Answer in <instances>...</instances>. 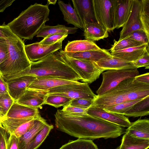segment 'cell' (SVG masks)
I'll use <instances>...</instances> for the list:
<instances>
[{
    "instance_id": "cell-1",
    "label": "cell",
    "mask_w": 149,
    "mask_h": 149,
    "mask_svg": "<svg viewBox=\"0 0 149 149\" xmlns=\"http://www.w3.org/2000/svg\"><path fill=\"white\" fill-rule=\"evenodd\" d=\"M56 127L58 130L78 139L91 140L116 138L125 133L126 129L86 113L69 114L64 112L58 117Z\"/></svg>"
},
{
    "instance_id": "cell-2",
    "label": "cell",
    "mask_w": 149,
    "mask_h": 149,
    "mask_svg": "<svg viewBox=\"0 0 149 149\" xmlns=\"http://www.w3.org/2000/svg\"><path fill=\"white\" fill-rule=\"evenodd\" d=\"M25 75L76 81L81 80L77 73L61 60L57 51L40 60L31 62L29 67L25 70L16 74L5 77L4 78L7 81Z\"/></svg>"
},
{
    "instance_id": "cell-3",
    "label": "cell",
    "mask_w": 149,
    "mask_h": 149,
    "mask_svg": "<svg viewBox=\"0 0 149 149\" xmlns=\"http://www.w3.org/2000/svg\"><path fill=\"white\" fill-rule=\"evenodd\" d=\"M48 5L35 3L7 25L20 38L32 40L49 20Z\"/></svg>"
},
{
    "instance_id": "cell-4",
    "label": "cell",
    "mask_w": 149,
    "mask_h": 149,
    "mask_svg": "<svg viewBox=\"0 0 149 149\" xmlns=\"http://www.w3.org/2000/svg\"><path fill=\"white\" fill-rule=\"evenodd\" d=\"M149 96V84L139 82L134 78L125 79L104 94L97 95L91 106L105 109L125 102Z\"/></svg>"
},
{
    "instance_id": "cell-5",
    "label": "cell",
    "mask_w": 149,
    "mask_h": 149,
    "mask_svg": "<svg viewBox=\"0 0 149 149\" xmlns=\"http://www.w3.org/2000/svg\"><path fill=\"white\" fill-rule=\"evenodd\" d=\"M8 45L7 59L0 64V75L2 77L13 75L28 68L31 62L26 54L22 39L11 30L4 38Z\"/></svg>"
},
{
    "instance_id": "cell-6",
    "label": "cell",
    "mask_w": 149,
    "mask_h": 149,
    "mask_svg": "<svg viewBox=\"0 0 149 149\" xmlns=\"http://www.w3.org/2000/svg\"><path fill=\"white\" fill-rule=\"evenodd\" d=\"M61 60L79 75L84 83L90 84L98 79L104 70L93 62L77 59L67 56L63 50L58 52Z\"/></svg>"
},
{
    "instance_id": "cell-7",
    "label": "cell",
    "mask_w": 149,
    "mask_h": 149,
    "mask_svg": "<svg viewBox=\"0 0 149 149\" xmlns=\"http://www.w3.org/2000/svg\"><path fill=\"white\" fill-rule=\"evenodd\" d=\"M96 21L108 32L116 28L115 12L117 0H92Z\"/></svg>"
},
{
    "instance_id": "cell-8",
    "label": "cell",
    "mask_w": 149,
    "mask_h": 149,
    "mask_svg": "<svg viewBox=\"0 0 149 149\" xmlns=\"http://www.w3.org/2000/svg\"><path fill=\"white\" fill-rule=\"evenodd\" d=\"M139 74V71L136 68L111 70L102 72L101 84L96 91L97 95H102L115 88L123 81L134 78Z\"/></svg>"
},
{
    "instance_id": "cell-9",
    "label": "cell",
    "mask_w": 149,
    "mask_h": 149,
    "mask_svg": "<svg viewBox=\"0 0 149 149\" xmlns=\"http://www.w3.org/2000/svg\"><path fill=\"white\" fill-rule=\"evenodd\" d=\"M47 92V94L62 96L72 99L82 98L94 100L97 96L88 84L80 82L54 87Z\"/></svg>"
},
{
    "instance_id": "cell-10",
    "label": "cell",
    "mask_w": 149,
    "mask_h": 149,
    "mask_svg": "<svg viewBox=\"0 0 149 149\" xmlns=\"http://www.w3.org/2000/svg\"><path fill=\"white\" fill-rule=\"evenodd\" d=\"M63 40H60L49 45H42L37 42L25 45L26 56L31 62L40 60L61 49Z\"/></svg>"
},
{
    "instance_id": "cell-11",
    "label": "cell",
    "mask_w": 149,
    "mask_h": 149,
    "mask_svg": "<svg viewBox=\"0 0 149 149\" xmlns=\"http://www.w3.org/2000/svg\"><path fill=\"white\" fill-rule=\"evenodd\" d=\"M38 116L24 118H4L0 125L10 134L19 138L33 126L35 120Z\"/></svg>"
},
{
    "instance_id": "cell-12",
    "label": "cell",
    "mask_w": 149,
    "mask_h": 149,
    "mask_svg": "<svg viewBox=\"0 0 149 149\" xmlns=\"http://www.w3.org/2000/svg\"><path fill=\"white\" fill-rule=\"evenodd\" d=\"M141 6V0H133L131 13L127 22L123 26L118 40L125 38L133 31L143 30L140 20Z\"/></svg>"
},
{
    "instance_id": "cell-13",
    "label": "cell",
    "mask_w": 149,
    "mask_h": 149,
    "mask_svg": "<svg viewBox=\"0 0 149 149\" xmlns=\"http://www.w3.org/2000/svg\"><path fill=\"white\" fill-rule=\"evenodd\" d=\"M86 113L124 127H128L131 123L128 118L123 114L107 112L96 106H91Z\"/></svg>"
},
{
    "instance_id": "cell-14",
    "label": "cell",
    "mask_w": 149,
    "mask_h": 149,
    "mask_svg": "<svg viewBox=\"0 0 149 149\" xmlns=\"http://www.w3.org/2000/svg\"><path fill=\"white\" fill-rule=\"evenodd\" d=\"M36 78L25 75L5 81L8 84V93L15 101L24 93Z\"/></svg>"
},
{
    "instance_id": "cell-15",
    "label": "cell",
    "mask_w": 149,
    "mask_h": 149,
    "mask_svg": "<svg viewBox=\"0 0 149 149\" xmlns=\"http://www.w3.org/2000/svg\"><path fill=\"white\" fill-rule=\"evenodd\" d=\"M47 95L46 91L26 89L15 102L29 107L41 109L42 106L45 104Z\"/></svg>"
},
{
    "instance_id": "cell-16",
    "label": "cell",
    "mask_w": 149,
    "mask_h": 149,
    "mask_svg": "<svg viewBox=\"0 0 149 149\" xmlns=\"http://www.w3.org/2000/svg\"><path fill=\"white\" fill-rule=\"evenodd\" d=\"M79 82L60 79L45 77H36L27 89L47 91L52 88L63 85L75 84Z\"/></svg>"
},
{
    "instance_id": "cell-17",
    "label": "cell",
    "mask_w": 149,
    "mask_h": 149,
    "mask_svg": "<svg viewBox=\"0 0 149 149\" xmlns=\"http://www.w3.org/2000/svg\"><path fill=\"white\" fill-rule=\"evenodd\" d=\"M74 8L84 26L86 23L97 22L93 10L92 0H72Z\"/></svg>"
},
{
    "instance_id": "cell-18",
    "label": "cell",
    "mask_w": 149,
    "mask_h": 149,
    "mask_svg": "<svg viewBox=\"0 0 149 149\" xmlns=\"http://www.w3.org/2000/svg\"><path fill=\"white\" fill-rule=\"evenodd\" d=\"M40 115L38 109L23 105L14 101L5 118H33Z\"/></svg>"
},
{
    "instance_id": "cell-19",
    "label": "cell",
    "mask_w": 149,
    "mask_h": 149,
    "mask_svg": "<svg viewBox=\"0 0 149 149\" xmlns=\"http://www.w3.org/2000/svg\"><path fill=\"white\" fill-rule=\"evenodd\" d=\"M133 0H117L115 12L116 28L123 26L128 19L132 9Z\"/></svg>"
},
{
    "instance_id": "cell-20",
    "label": "cell",
    "mask_w": 149,
    "mask_h": 149,
    "mask_svg": "<svg viewBox=\"0 0 149 149\" xmlns=\"http://www.w3.org/2000/svg\"><path fill=\"white\" fill-rule=\"evenodd\" d=\"M149 46L144 44L110 53L112 56L118 58L129 62L135 61L142 57L148 51Z\"/></svg>"
},
{
    "instance_id": "cell-21",
    "label": "cell",
    "mask_w": 149,
    "mask_h": 149,
    "mask_svg": "<svg viewBox=\"0 0 149 149\" xmlns=\"http://www.w3.org/2000/svg\"><path fill=\"white\" fill-rule=\"evenodd\" d=\"M125 132L130 136L140 139H149V120L139 119L131 123Z\"/></svg>"
},
{
    "instance_id": "cell-22",
    "label": "cell",
    "mask_w": 149,
    "mask_h": 149,
    "mask_svg": "<svg viewBox=\"0 0 149 149\" xmlns=\"http://www.w3.org/2000/svg\"><path fill=\"white\" fill-rule=\"evenodd\" d=\"M68 56L77 59L97 62L100 60L112 57L110 53L107 49L92 50L79 52H65Z\"/></svg>"
},
{
    "instance_id": "cell-23",
    "label": "cell",
    "mask_w": 149,
    "mask_h": 149,
    "mask_svg": "<svg viewBox=\"0 0 149 149\" xmlns=\"http://www.w3.org/2000/svg\"><path fill=\"white\" fill-rule=\"evenodd\" d=\"M47 123L40 115L36 118L33 126L19 138V149H26L30 142Z\"/></svg>"
},
{
    "instance_id": "cell-24",
    "label": "cell",
    "mask_w": 149,
    "mask_h": 149,
    "mask_svg": "<svg viewBox=\"0 0 149 149\" xmlns=\"http://www.w3.org/2000/svg\"><path fill=\"white\" fill-rule=\"evenodd\" d=\"M84 36L86 40L92 41L107 38V31L97 22L88 23L84 26Z\"/></svg>"
},
{
    "instance_id": "cell-25",
    "label": "cell",
    "mask_w": 149,
    "mask_h": 149,
    "mask_svg": "<svg viewBox=\"0 0 149 149\" xmlns=\"http://www.w3.org/2000/svg\"><path fill=\"white\" fill-rule=\"evenodd\" d=\"M95 63L104 71L136 68L131 62L113 56L101 59Z\"/></svg>"
},
{
    "instance_id": "cell-26",
    "label": "cell",
    "mask_w": 149,
    "mask_h": 149,
    "mask_svg": "<svg viewBox=\"0 0 149 149\" xmlns=\"http://www.w3.org/2000/svg\"><path fill=\"white\" fill-rule=\"evenodd\" d=\"M58 3L64 17V19L68 24H71L74 27L83 29L84 27L75 10L70 3H65L63 1L58 0Z\"/></svg>"
},
{
    "instance_id": "cell-27",
    "label": "cell",
    "mask_w": 149,
    "mask_h": 149,
    "mask_svg": "<svg viewBox=\"0 0 149 149\" xmlns=\"http://www.w3.org/2000/svg\"><path fill=\"white\" fill-rule=\"evenodd\" d=\"M102 49L94 42L84 40L68 41L63 51L65 52H79Z\"/></svg>"
},
{
    "instance_id": "cell-28",
    "label": "cell",
    "mask_w": 149,
    "mask_h": 149,
    "mask_svg": "<svg viewBox=\"0 0 149 149\" xmlns=\"http://www.w3.org/2000/svg\"><path fill=\"white\" fill-rule=\"evenodd\" d=\"M78 29L76 27H68L61 24L55 26L45 25L37 33L36 37L44 38L49 35L54 34H74L77 32Z\"/></svg>"
},
{
    "instance_id": "cell-29",
    "label": "cell",
    "mask_w": 149,
    "mask_h": 149,
    "mask_svg": "<svg viewBox=\"0 0 149 149\" xmlns=\"http://www.w3.org/2000/svg\"><path fill=\"white\" fill-rule=\"evenodd\" d=\"M119 146V149H147L149 147V139L133 138L125 132Z\"/></svg>"
},
{
    "instance_id": "cell-30",
    "label": "cell",
    "mask_w": 149,
    "mask_h": 149,
    "mask_svg": "<svg viewBox=\"0 0 149 149\" xmlns=\"http://www.w3.org/2000/svg\"><path fill=\"white\" fill-rule=\"evenodd\" d=\"M149 114V96L134 104L124 115L128 117H137Z\"/></svg>"
},
{
    "instance_id": "cell-31",
    "label": "cell",
    "mask_w": 149,
    "mask_h": 149,
    "mask_svg": "<svg viewBox=\"0 0 149 149\" xmlns=\"http://www.w3.org/2000/svg\"><path fill=\"white\" fill-rule=\"evenodd\" d=\"M53 128V125L47 123L30 142L26 149H37Z\"/></svg>"
},
{
    "instance_id": "cell-32",
    "label": "cell",
    "mask_w": 149,
    "mask_h": 149,
    "mask_svg": "<svg viewBox=\"0 0 149 149\" xmlns=\"http://www.w3.org/2000/svg\"><path fill=\"white\" fill-rule=\"evenodd\" d=\"M59 149H98L91 140L78 139L71 141L62 146Z\"/></svg>"
},
{
    "instance_id": "cell-33",
    "label": "cell",
    "mask_w": 149,
    "mask_h": 149,
    "mask_svg": "<svg viewBox=\"0 0 149 149\" xmlns=\"http://www.w3.org/2000/svg\"><path fill=\"white\" fill-rule=\"evenodd\" d=\"M144 44H145L127 37H126L123 40L118 41L114 40V43L110 49V53L130 47H137Z\"/></svg>"
},
{
    "instance_id": "cell-34",
    "label": "cell",
    "mask_w": 149,
    "mask_h": 149,
    "mask_svg": "<svg viewBox=\"0 0 149 149\" xmlns=\"http://www.w3.org/2000/svg\"><path fill=\"white\" fill-rule=\"evenodd\" d=\"M72 100L62 96L47 94L45 104L49 105L56 108L64 107L70 104Z\"/></svg>"
},
{
    "instance_id": "cell-35",
    "label": "cell",
    "mask_w": 149,
    "mask_h": 149,
    "mask_svg": "<svg viewBox=\"0 0 149 149\" xmlns=\"http://www.w3.org/2000/svg\"><path fill=\"white\" fill-rule=\"evenodd\" d=\"M144 98L132 101L125 102L103 109L107 112L124 115L134 104L142 100Z\"/></svg>"
},
{
    "instance_id": "cell-36",
    "label": "cell",
    "mask_w": 149,
    "mask_h": 149,
    "mask_svg": "<svg viewBox=\"0 0 149 149\" xmlns=\"http://www.w3.org/2000/svg\"><path fill=\"white\" fill-rule=\"evenodd\" d=\"M140 20L143 30L149 38V0H141Z\"/></svg>"
},
{
    "instance_id": "cell-37",
    "label": "cell",
    "mask_w": 149,
    "mask_h": 149,
    "mask_svg": "<svg viewBox=\"0 0 149 149\" xmlns=\"http://www.w3.org/2000/svg\"><path fill=\"white\" fill-rule=\"evenodd\" d=\"M14 100L8 93L0 95V116L5 118Z\"/></svg>"
},
{
    "instance_id": "cell-38",
    "label": "cell",
    "mask_w": 149,
    "mask_h": 149,
    "mask_svg": "<svg viewBox=\"0 0 149 149\" xmlns=\"http://www.w3.org/2000/svg\"><path fill=\"white\" fill-rule=\"evenodd\" d=\"M126 37L149 45V38L143 30H138L130 33ZM126 38V37H125Z\"/></svg>"
},
{
    "instance_id": "cell-39",
    "label": "cell",
    "mask_w": 149,
    "mask_h": 149,
    "mask_svg": "<svg viewBox=\"0 0 149 149\" xmlns=\"http://www.w3.org/2000/svg\"><path fill=\"white\" fill-rule=\"evenodd\" d=\"M65 33H58L49 35L38 42L42 45H49L60 40H63L68 36Z\"/></svg>"
},
{
    "instance_id": "cell-40",
    "label": "cell",
    "mask_w": 149,
    "mask_h": 149,
    "mask_svg": "<svg viewBox=\"0 0 149 149\" xmlns=\"http://www.w3.org/2000/svg\"><path fill=\"white\" fill-rule=\"evenodd\" d=\"M94 100L79 98L73 99L70 105L79 108L87 109L93 104Z\"/></svg>"
},
{
    "instance_id": "cell-41",
    "label": "cell",
    "mask_w": 149,
    "mask_h": 149,
    "mask_svg": "<svg viewBox=\"0 0 149 149\" xmlns=\"http://www.w3.org/2000/svg\"><path fill=\"white\" fill-rule=\"evenodd\" d=\"M131 63L136 68L144 67L145 69H149V51H147L142 57Z\"/></svg>"
},
{
    "instance_id": "cell-42",
    "label": "cell",
    "mask_w": 149,
    "mask_h": 149,
    "mask_svg": "<svg viewBox=\"0 0 149 149\" xmlns=\"http://www.w3.org/2000/svg\"><path fill=\"white\" fill-rule=\"evenodd\" d=\"M8 54V42L5 39L0 37V64L7 59Z\"/></svg>"
},
{
    "instance_id": "cell-43",
    "label": "cell",
    "mask_w": 149,
    "mask_h": 149,
    "mask_svg": "<svg viewBox=\"0 0 149 149\" xmlns=\"http://www.w3.org/2000/svg\"><path fill=\"white\" fill-rule=\"evenodd\" d=\"M10 134L0 125V149H7Z\"/></svg>"
},
{
    "instance_id": "cell-44",
    "label": "cell",
    "mask_w": 149,
    "mask_h": 149,
    "mask_svg": "<svg viewBox=\"0 0 149 149\" xmlns=\"http://www.w3.org/2000/svg\"><path fill=\"white\" fill-rule=\"evenodd\" d=\"M86 109L70 105L69 104L64 107L62 110L69 114H83L86 113Z\"/></svg>"
},
{
    "instance_id": "cell-45",
    "label": "cell",
    "mask_w": 149,
    "mask_h": 149,
    "mask_svg": "<svg viewBox=\"0 0 149 149\" xmlns=\"http://www.w3.org/2000/svg\"><path fill=\"white\" fill-rule=\"evenodd\" d=\"M19 138L13 134H10L7 143V149H19Z\"/></svg>"
},
{
    "instance_id": "cell-46",
    "label": "cell",
    "mask_w": 149,
    "mask_h": 149,
    "mask_svg": "<svg viewBox=\"0 0 149 149\" xmlns=\"http://www.w3.org/2000/svg\"><path fill=\"white\" fill-rule=\"evenodd\" d=\"M8 93L7 83L0 75V95Z\"/></svg>"
},
{
    "instance_id": "cell-47",
    "label": "cell",
    "mask_w": 149,
    "mask_h": 149,
    "mask_svg": "<svg viewBox=\"0 0 149 149\" xmlns=\"http://www.w3.org/2000/svg\"><path fill=\"white\" fill-rule=\"evenodd\" d=\"M136 81L143 83L149 84V73L139 75L134 78Z\"/></svg>"
},
{
    "instance_id": "cell-48",
    "label": "cell",
    "mask_w": 149,
    "mask_h": 149,
    "mask_svg": "<svg viewBox=\"0 0 149 149\" xmlns=\"http://www.w3.org/2000/svg\"><path fill=\"white\" fill-rule=\"evenodd\" d=\"M15 0H0V13L3 12L8 7L11 6Z\"/></svg>"
},
{
    "instance_id": "cell-49",
    "label": "cell",
    "mask_w": 149,
    "mask_h": 149,
    "mask_svg": "<svg viewBox=\"0 0 149 149\" xmlns=\"http://www.w3.org/2000/svg\"><path fill=\"white\" fill-rule=\"evenodd\" d=\"M47 4L49 5L50 4H52L54 5H55L56 3L57 0H48L47 1Z\"/></svg>"
},
{
    "instance_id": "cell-50",
    "label": "cell",
    "mask_w": 149,
    "mask_h": 149,
    "mask_svg": "<svg viewBox=\"0 0 149 149\" xmlns=\"http://www.w3.org/2000/svg\"><path fill=\"white\" fill-rule=\"evenodd\" d=\"M3 119L0 116V123Z\"/></svg>"
}]
</instances>
